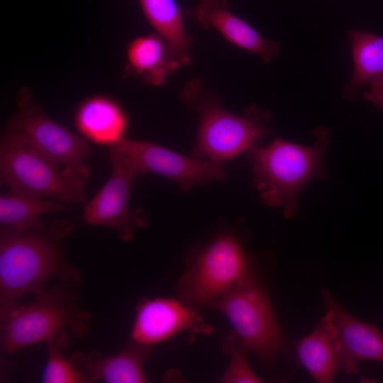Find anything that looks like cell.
<instances>
[{
    "instance_id": "4",
    "label": "cell",
    "mask_w": 383,
    "mask_h": 383,
    "mask_svg": "<svg viewBox=\"0 0 383 383\" xmlns=\"http://www.w3.org/2000/svg\"><path fill=\"white\" fill-rule=\"evenodd\" d=\"M55 163L16 131L6 128L0 141L1 184L36 199L84 204L85 179Z\"/></svg>"
},
{
    "instance_id": "12",
    "label": "cell",
    "mask_w": 383,
    "mask_h": 383,
    "mask_svg": "<svg viewBox=\"0 0 383 383\" xmlns=\"http://www.w3.org/2000/svg\"><path fill=\"white\" fill-rule=\"evenodd\" d=\"M322 294L335 331L341 369L348 374L357 373L360 360L383 362V335L375 325L350 315L327 290Z\"/></svg>"
},
{
    "instance_id": "10",
    "label": "cell",
    "mask_w": 383,
    "mask_h": 383,
    "mask_svg": "<svg viewBox=\"0 0 383 383\" xmlns=\"http://www.w3.org/2000/svg\"><path fill=\"white\" fill-rule=\"evenodd\" d=\"M108 148L112 165L111 176L87 203L82 218L91 226L115 229L123 241H129L138 228L147 226L148 217L142 209L130 210V193L138 175L116 148Z\"/></svg>"
},
{
    "instance_id": "3",
    "label": "cell",
    "mask_w": 383,
    "mask_h": 383,
    "mask_svg": "<svg viewBox=\"0 0 383 383\" xmlns=\"http://www.w3.org/2000/svg\"><path fill=\"white\" fill-rule=\"evenodd\" d=\"M181 98L199 116L192 154L196 159L223 163L247 152L262 136L271 133L268 111L252 105L243 116L228 112L222 109L218 99L201 88L197 79L186 85Z\"/></svg>"
},
{
    "instance_id": "13",
    "label": "cell",
    "mask_w": 383,
    "mask_h": 383,
    "mask_svg": "<svg viewBox=\"0 0 383 383\" xmlns=\"http://www.w3.org/2000/svg\"><path fill=\"white\" fill-rule=\"evenodd\" d=\"M152 348L129 340L120 353L104 357L100 353H75L70 358L86 382L144 383L148 379L144 365Z\"/></svg>"
},
{
    "instance_id": "14",
    "label": "cell",
    "mask_w": 383,
    "mask_h": 383,
    "mask_svg": "<svg viewBox=\"0 0 383 383\" xmlns=\"http://www.w3.org/2000/svg\"><path fill=\"white\" fill-rule=\"evenodd\" d=\"M188 13L204 28H213L229 42L270 62L279 53L278 43L263 38L250 25L231 12L227 0H203Z\"/></svg>"
},
{
    "instance_id": "15",
    "label": "cell",
    "mask_w": 383,
    "mask_h": 383,
    "mask_svg": "<svg viewBox=\"0 0 383 383\" xmlns=\"http://www.w3.org/2000/svg\"><path fill=\"white\" fill-rule=\"evenodd\" d=\"M74 123L87 140L109 147L125 138L128 118L116 101L98 94L88 97L79 105Z\"/></svg>"
},
{
    "instance_id": "21",
    "label": "cell",
    "mask_w": 383,
    "mask_h": 383,
    "mask_svg": "<svg viewBox=\"0 0 383 383\" xmlns=\"http://www.w3.org/2000/svg\"><path fill=\"white\" fill-rule=\"evenodd\" d=\"M69 342L67 330L62 331L48 342V359L42 374L43 382L86 383L82 374L62 354V348Z\"/></svg>"
},
{
    "instance_id": "22",
    "label": "cell",
    "mask_w": 383,
    "mask_h": 383,
    "mask_svg": "<svg viewBox=\"0 0 383 383\" xmlns=\"http://www.w3.org/2000/svg\"><path fill=\"white\" fill-rule=\"evenodd\" d=\"M223 351L229 357V363L221 381L225 383L261 382L248 360L250 352L240 337L232 330L223 343Z\"/></svg>"
},
{
    "instance_id": "18",
    "label": "cell",
    "mask_w": 383,
    "mask_h": 383,
    "mask_svg": "<svg viewBox=\"0 0 383 383\" xmlns=\"http://www.w3.org/2000/svg\"><path fill=\"white\" fill-rule=\"evenodd\" d=\"M145 17L182 65L192 62V38L185 30L182 14L175 0H138Z\"/></svg>"
},
{
    "instance_id": "6",
    "label": "cell",
    "mask_w": 383,
    "mask_h": 383,
    "mask_svg": "<svg viewBox=\"0 0 383 383\" xmlns=\"http://www.w3.org/2000/svg\"><path fill=\"white\" fill-rule=\"evenodd\" d=\"M250 260L238 238L218 235L187 260L177 284L180 299L196 309L209 307L250 274Z\"/></svg>"
},
{
    "instance_id": "11",
    "label": "cell",
    "mask_w": 383,
    "mask_h": 383,
    "mask_svg": "<svg viewBox=\"0 0 383 383\" xmlns=\"http://www.w3.org/2000/svg\"><path fill=\"white\" fill-rule=\"evenodd\" d=\"M184 331L208 335L213 328L179 298H143L136 306L130 340L152 348Z\"/></svg>"
},
{
    "instance_id": "16",
    "label": "cell",
    "mask_w": 383,
    "mask_h": 383,
    "mask_svg": "<svg viewBox=\"0 0 383 383\" xmlns=\"http://www.w3.org/2000/svg\"><path fill=\"white\" fill-rule=\"evenodd\" d=\"M295 345L300 362L316 382L333 381L341 362L335 331L328 312L313 332Z\"/></svg>"
},
{
    "instance_id": "9",
    "label": "cell",
    "mask_w": 383,
    "mask_h": 383,
    "mask_svg": "<svg viewBox=\"0 0 383 383\" xmlns=\"http://www.w3.org/2000/svg\"><path fill=\"white\" fill-rule=\"evenodd\" d=\"M111 146L123 155L138 176L160 174L175 182L182 192L226 179L223 162L187 157L152 143L126 137Z\"/></svg>"
},
{
    "instance_id": "2",
    "label": "cell",
    "mask_w": 383,
    "mask_h": 383,
    "mask_svg": "<svg viewBox=\"0 0 383 383\" xmlns=\"http://www.w3.org/2000/svg\"><path fill=\"white\" fill-rule=\"evenodd\" d=\"M316 143L303 146L279 138L266 147L256 145L247 153L252 164L253 184L261 200L272 207H282L287 218L298 209L297 195L310 181L323 178L322 157L329 143L323 128L314 131Z\"/></svg>"
},
{
    "instance_id": "20",
    "label": "cell",
    "mask_w": 383,
    "mask_h": 383,
    "mask_svg": "<svg viewBox=\"0 0 383 383\" xmlns=\"http://www.w3.org/2000/svg\"><path fill=\"white\" fill-rule=\"evenodd\" d=\"M348 40L354 71L344 94L351 99L370 82L383 75V38L365 30H350Z\"/></svg>"
},
{
    "instance_id": "19",
    "label": "cell",
    "mask_w": 383,
    "mask_h": 383,
    "mask_svg": "<svg viewBox=\"0 0 383 383\" xmlns=\"http://www.w3.org/2000/svg\"><path fill=\"white\" fill-rule=\"evenodd\" d=\"M62 202L36 199L9 191L0 196L1 228L12 231H43L40 216L45 213L70 211Z\"/></svg>"
},
{
    "instance_id": "1",
    "label": "cell",
    "mask_w": 383,
    "mask_h": 383,
    "mask_svg": "<svg viewBox=\"0 0 383 383\" xmlns=\"http://www.w3.org/2000/svg\"><path fill=\"white\" fill-rule=\"evenodd\" d=\"M76 221H52L48 230L12 231L0 233V317L4 318L27 294L45 291L47 282L79 284V272L63 259L62 244Z\"/></svg>"
},
{
    "instance_id": "17",
    "label": "cell",
    "mask_w": 383,
    "mask_h": 383,
    "mask_svg": "<svg viewBox=\"0 0 383 383\" xmlns=\"http://www.w3.org/2000/svg\"><path fill=\"white\" fill-rule=\"evenodd\" d=\"M128 70L142 77L147 84L160 86L182 65L165 40L157 33L140 36L127 48Z\"/></svg>"
},
{
    "instance_id": "5",
    "label": "cell",
    "mask_w": 383,
    "mask_h": 383,
    "mask_svg": "<svg viewBox=\"0 0 383 383\" xmlns=\"http://www.w3.org/2000/svg\"><path fill=\"white\" fill-rule=\"evenodd\" d=\"M62 284L36 296L31 304H18L1 318V345L9 355L35 343L48 342L63 330L82 338L89 330L90 314Z\"/></svg>"
},
{
    "instance_id": "7",
    "label": "cell",
    "mask_w": 383,
    "mask_h": 383,
    "mask_svg": "<svg viewBox=\"0 0 383 383\" xmlns=\"http://www.w3.org/2000/svg\"><path fill=\"white\" fill-rule=\"evenodd\" d=\"M210 308L222 313L250 352L272 362L287 343L265 290L250 273Z\"/></svg>"
},
{
    "instance_id": "23",
    "label": "cell",
    "mask_w": 383,
    "mask_h": 383,
    "mask_svg": "<svg viewBox=\"0 0 383 383\" xmlns=\"http://www.w3.org/2000/svg\"><path fill=\"white\" fill-rule=\"evenodd\" d=\"M365 98L374 106L383 109V75L370 82Z\"/></svg>"
},
{
    "instance_id": "8",
    "label": "cell",
    "mask_w": 383,
    "mask_h": 383,
    "mask_svg": "<svg viewBox=\"0 0 383 383\" xmlns=\"http://www.w3.org/2000/svg\"><path fill=\"white\" fill-rule=\"evenodd\" d=\"M18 111L8 129L22 135L43 154L73 174L87 179L90 168L86 159L91 152L88 140L49 117L33 100L31 92L21 90Z\"/></svg>"
}]
</instances>
